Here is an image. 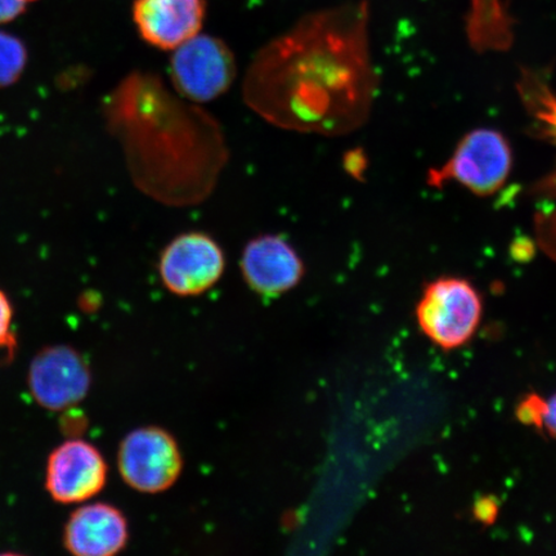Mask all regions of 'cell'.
Segmentation results:
<instances>
[{
    "label": "cell",
    "instance_id": "obj_1",
    "mask_svg": "<svg viewBox=\"0 0 556 556\" xmlns=\"http://www.w3.org/2000/svg\"><path fill=\"white\" fill-rule=\"evenodd\" d=\"M366 2L312 12L263 46L242 80L261 119L302 135L343 137L370 119L380 78Z\"/></svg>",
    "mask_w": 556,
    "mask_h": 556
},
{
    "label": "cell",
    "instance_id": "obj_2",
    "mask_svg": "<svg viewBox=\"0 0 556 556\" xmlns=\"http://www.w3.org/2000/svg\"><path fill=\"white\" fill-rule=\"evenodd\" d=\"M137 190L159 204L190 207L211 197L229 157L224 130L198 103L152 73L134 72L104 101Z\"/></svg>",
    "mask_w": 556,
    "mask_h": 556
},
{
    "label": "cell",
    "instance_id": "obj_3",
    "mask_svg": "<svg viewBox=\"0 0 556 556\" xmlns=\"http://www.w3.org/2000/svg\"><path fill=\"white\" fill-rule=\"evenodd\" d=\"M513 162L510 142L502 131L478 128L460 139L446 163L429 169L427 184L433 189H442L455 182L476 197L489 198L503 189Z\"/></svg>",
    "mask_w": 556,
    "mask_h": 556
},
{
    "label": "cell",
    "instance_id": "obj_4",
    "mask_svg": "<svg viewBox=\"0 0 556 556\" xmlns=\"http://www.w3.org/2000/svg\"><path fill=\"white\" fill-rule=\"evenodd\" d=\"M482 312V298L469 281L442 277L424 290L416 318L428 339L450 351L469 342L481 323Z\"/></svg>",
    "mask_w": 556,
    "mask_h": 556
},
{
    "label": "cell",
    "instance_id": "obj_5",
    "mask_svg": "<svg viewBox=\"0 0 556 556\" xmlns=\"http://www.w3.org/2000/svg\"><path fill=\"white\" fill-rule=\"evenodd\" d=\"M170 80L184 99L203 104L219 99L238 76L235 54L224 40L198 34L173 51Z\"/></svg>",
    "mask_w": 556,
    "mask_h": 556
},
{
    "label": "cell",
    "instance_id": "obj_6",
    "mask_svg": "<svg viewBox=\"0 0 556 556\" xmlns=\"http://www.w3.org/2000/svg\"><path fill=\"white\" fill-rule=\"evenodd\" d=\"M123 481L141 493H160L178 481L182 452L174 437L159 427L138 428L124 438L117 452Z\"/></svg>",
    "mask_w": 556,
    "mask_h": 556
},
{
    "label": "cell",
    "instance_id": "obj_7",
    "mask_svg": "<svg viewBox=\"0 0 556 556\" xmlns=\"http://www.w3.org/2000/svg\"><path fill=\"white\" fill-rule=\"evenodd\" d=\"M226 269L219 243L204 232L176 236L160 255L159 274L164 287L178 296H197L212 289Z\"/></svg>",
    "mask_w": 556,
    "mask_h": 556
},
{
    "label": "cell",
    "instance_id": "obj_8",
    "mask_svg": "<svg viewBox=\"0 0 556 556\" xmlns=\"http://www.w3.org/2000/svg\"><path fill=\"white\" fill-rule=\"evenodd\" d=\"M27 386L47 412L61 413L85 401L92 386L87 361L70 345H51L31 361Z\"/></svg>",
    "mask_w": 556,
    "mask_h": 556
},
{
    "label": "cell",
    "instance_id": "obj_9",
    "mask_svg": "<svg viewBox=\"0 0 556 556\" xmlns=\"http://www.w3.org/2000/svg\"><path fill=\"white\" fill-rule=\"evenodd\" d=\"M109 467L101 451L83 440H68L48 456L46 490L53 502L83 504L99 495L108 483Z\"/></svg>",
    "mask_w": 556,
    "mask_h": 556
},
{
    "label": "cell",
    "instance_id": "obj_10",
    "mask_svg": "<svg viewBox=\"0 0 556 556\" xmlns=\"http://www.w3.org/2000/svg\"><path fill=\"white\" fill-rule=\"evenodd\" d=\"M241 273L254 293L275 298L296 288L305 267L288 240L278 235H262L243 248Z\"/></svg>",
    "mask_w": 556,
    "mask_h": 556
},
{
    "label": "cell",
    "instance_id": "obj_11",
    "mask_svg": "<svg viewBox=\"0 0 556 556\" xmlns=\"http://www.w3.org/2000/svg\"><path fill=\"white\" fill-rule=\"evenodd\" d=\"M204 18V0H136L134 5L139 35L162 51H174L197 37Z\"/></svg>",
    "mask_w": 556,
    "mask_h": 556
},
{
    "label": "cell",
    "instance_id": "obj_12",
    "mask_svg": "<svg viewBox=\"0 0 556 556\" xmlns=\"http://www.w3.org/2000/svg\"><path fill=\"white\" fill-rule=\"evenodd\" d=\"M128 540L127 518L106 503L78 507L64 528V546L76 556H113L127 546Z\"/></svg>",
    "mask_w": 556,
    "mask_h": 556
},
{
    "label": "cell",
    "instance_id": "obj_13",
    "mask_svg": "<svg viewBox=\"0 0 556 556\" xmlns=\"http://www.w3.org/2000/svg\"><path fill=\"white\" fill-rule=\"evenodd\" d=\"M27 48L24 41L10 33L0 31V89L9 88L24 74Z\"/></svg>",
    "mask_w": 556,
    "mask_h": 556
},
{
    "label": "cell",
    "instance_id": "obj_14",
    "mask_svg": "<svg viewBox=\"0 0 556 556\" xmlns=\"http://www.w3.org/2000/svg\"><path fill=\"white\" fill-rule=\"evenodd\" d=\"M534 241L548 258L556 262V208L534 215Z\"/></svg>",
    "mask_w": 556,
    "mask_h": 556
},
{
    "label": "cell",
    "instance_id": "obj_15",
    "mask_svg": "<svg viewBox=\"0 0 556 556\" xmlns=\"http://www.w3.org/2000/svg\"><path fill=\"white\" fill-rule=\"evenodd\" d=\"M13 319H15V309L9 295L0 290V350L15 352L17 338L13 330Z\"/></svg>",
    "mask_w": 556,
    "mask_h": 556
},
{
    "label": "cell",
    "instance_id": "obj_16",
    "mask_svg": "<svg viewBox=\"0 0 556 556\" xmlns=\"http://www.w3.org/2000/svg\"><path fill=\"white\" fill-rule=\"evenodd\" d=\"M545 400H542L536 394H530L517 408L518 419L526 424V426L541 428Z\"/></svg>",
    "mask_w": 556,
    "mask_h": 556
},
{
    "label": "cell",
    "instance_id": "obj_17",
    "mask_svg": "<svg viewBox=\"0 0 556 556\" xmlns=\"http://www.w3.org/2000/svg\"><path fill=\"white\" fill-rule=\"evenodd\" d=\"M344 169L354 179L364 180L365 172L368 166V159L363 149H354L346 152L344 160Z\"/></svg>",
    "mask_w": 556,
    "mask_h": 556
},
{
    "label": "cell",
    "instance_id": "obj_18",
    "mask_svg": "<svg viewBox=\"0 0 556 556\" xmlns=\"http://www.w3.org/2000/svg\"><path fill=\"white\" fill-rule=\"evenodd\" d=\"M538 243L528 236H518L510 243L511 258L519 263H528L534 258L538 252Z\"/></svg>",
    "mask_w": 556,
    "mask_h": 556
},
{
    "label": "cell",
    "instance_id": "obj_19",
    "mask_svg": "<svg viewBox=\"0 0 556 556\" xmlns=\"http://www.w3.org/2000/svg\"><path fill=\"white\" fill-rule=\"evenodd\" d=\"M31 2L35 0H0V25L11 23L23 15Z\"/></svg>",
    "mask_w": 556,
    "mask_h": 556
},
{
    "label": "cell",
    "instance_id": "obj_20",
    "mask_svg": "<svg viewBox=\"0 0 556 556\" xmlns=\"http://www.w3.org/2000/svg\"><path fill=\"white\" fill-rule=\"evenodd\" d=\"M476 518L484 525H491L495 521L498 514V505L493 497H482L478 500L475 507Z\"/></svg>",
    "mask_w": 556,
    "mask_h": 556
},
{
    "label": "cell",
    "instance_id": "obj_21",
    "mask_svg": "<svg viewBox=\"0 0 556 556\" xmlns=\"http://www.w3.org/2000/svg\"><path fill=\"white\" fill-rule=\"evenodd\" d=\"M541 428L556 438V393L552 399L545 401L544 417H542Z\"/></svg>",
    "mask_w": 556,
    "mask_h": 556
}]
</instances>
